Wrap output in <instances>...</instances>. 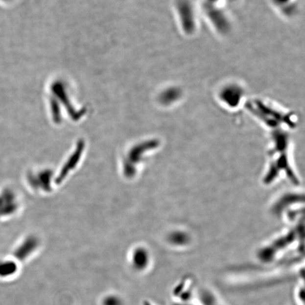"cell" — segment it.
Instances as JSON below:
<instances>
[{"instance_id":"5","label":"cell","mask_w":305,"mask_h":305,"mask_svg":"<svg viewBox=\"0 0 305 305\" xmlns=\"http://www.w3.org/2000/svg\"><path fill=\"white\" fill-rule=\"evenodd\" d=\"M172 305H180V304H177V303H174V304Z\"/></svg>"},{"instance_id":"6","label":"cell","mask_w":305,"mask_h":305,"mask_svg":"<svg viewBox=\"0 0 305 305\" xmlns=\"http://www.w3.org/2000/svg\"><path fill=\"white\" fill-rule=\"evenodd\" d=\"M145 305H151L148 304V303H146V304H145Z\"/></svg>"},{"instance_id":"2","label":"cell","mask_w":305,"mask_h":305,"mask_svg":"<svg viewBox=\"0 0 305 305\" xmlns=\"http://www.w3.org/2000/svg\"><path fill=\"white\" fill-rule=\"evenodd\" d=\"M150 258L148 253L144 249L137 248L131 254L129 264L135 272H144L149 266Z\"/></svg>"},{"instance_id":"3","label":"cell","mask_w":305,"mask_h":305,"mask_svg":"<svg viewBox=\"0 0 305 305\" xmlns=\"http://www.w3.org/2000/svg\"><path fill=\"white\" fill-rule=\"evenodd\" d=\"M100 305H125V303L119 294L108 293L100 300Z\"/></svg>"},{"instance_id":"1","label":"cell","mask_w":305,"mask_h":305,"mask_svg":"<svg viewBox=\"0 0 305 305\" xmlns=\"http://www.w3.org/2000/svg\"><path fill=\"white\" fill-rule=\"evenodd\" d=\"M243 95L244 92L242 88L236 84H228L224 86L219 93L220 100L228 106L235 107L239 105Z\"/></svg>"},{"instance_id":"4","label":"cell","mask_w":305,"mask_h":305,"mask_svg":"<svg viewBox=\"0 0 305 305\" xmlns=\"http://www.w3.org/2000/svg\"><path fill=\"white\" fill-rule=\"evenodd\" d=\"M273 2L276 6H279V9H282L285 4H290L293 0H272Z\"/></svg>"}]
</instances>
